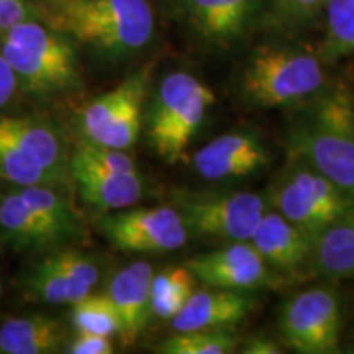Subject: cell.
Returning <instances> with one entry per match:
<instances>
[{
	"label": "cell",
	"mask_w": 354,
	"mask_h": 354,
	"mask_svg": "<svg viewBox=\"0 0 354 354\" xmlns=\"http://www.w3.org/2000/svg\"><path fill=\"white\" fill-rule=\"evenodd\" d=\"M37 13L53 30L110 57L145 50L154 35L148 0H41Z\"/></svg>",
	"instance_id": "obj_1"
},
{
	"label": "cell",
	"mask_w": 354,
	"mask_h": 354,
	"mask_svg": "<svg viewBox=\"0 0 354 354\" xmlns=\"http://www.w3.org/2000/svg\"><path fill=\"white\" fill-rule=\"evenodd\" d=\"M289 154L354 198V99L338 86L323 88L287 136Z\"/></svg>",
	"instance_id": "obj_2"
},
{
	"label": "cell",
	"mask_w": 354,
	"mask_h": 354,
	"mask_svg": "<svg viewBox=\"0 0 354 354\" xmlns=\"http://www.w3.org/2000/svg\"><path fill=\"white\" fill-rule=\"evenodd\" d=\"M243 97L264 109L292 107L325 88L318 53L289 44H261L248 57L240 82Z\"/></svg>",
	"instance_id": "obj_3"
},
{
	"label": "cell",
	"mask_w": 354,
	"mask_h": 354,
	"mask_svg": "<svg viewBox=\"0 0 354 354\" xmlns=\"http://www.w3.org/2000/svg\"><path fill=\"white\" fill-rule=\"evenodd\" d=\"M0 50L19 82L33 92H59L79 82L77 56L69 39L30 19L2 35Z\"/></svg>",
	"instance_id": "obj_4"
},
{
	"label": "cell",
	"mask_w": 354,
	"mask_h": 354,
	"mask_svg": "<svg viewBox=\"0 0 354 354\" xmlns=\"http://www.w3.org/2000/svg\"><path fill=\"white\" fill-rule=\"evenodd\" d=\"M214 104V91L201 79L184 71L167 74L159 84L148 115V135L154 151L169 165L179 162Z\"/></svg>",
	"instance_id": "obj_5"
},
{
	"label": "cell",
	"mask_w": 354,
	"mask_h": 354,
	"mask_svg": "<svg viewBox=\"0 0 354 354\" xmlns=\"http://www.w3.org/2000/svg\"><path fill=\"white\" fill-rule=\"evenodd\" d=\"M266 201L282 216L315 236L342 218L354 203V198L335 183L294 159L269 187Z\"/></svg>",
	"instance_id": "obj_6"
},
{
	"label": "cell",
	"mask_w": 354,
	"mask_h": 354,
	"mask_svg": "<svg viewBox=\"0 0 354 354\" xmlns=\"http://www.w3.org/2000/svg\"><path fill=\"white\" fill-rule=\"evenodd\" d=\"M177 210L189 233L203 240L248 241L268 210L266 197L251 192L180 194Z\"/></svg>",
	"instance_id": "obj_7"
},
{
	"label": "cell",
	"mask_w": 354,
	"mask_h": 354,
	"mask_svg": "<svg viewBox=\"0 0 354 354\" xmlns=\"http://www.w3.org/2000/svg\"><path fill=\"white\" fill-rule=\"evenodd\" d=\"M149 77V68L136 71L120 86L87 105L82 112V128L88 141L122 151L136 143L141 131L143 102Z\"/></svg>",
	"instance_id": "obj_8"
},
{
	"label": "cell",
	"mask_w": 354,
	"mask_h": 354,
	"mask_svg": "<svg viewBox=\"0 0 354 354\" xmlns=\"http://www.w3.org/2000/svg\"><path fill=\"white\" fill-rule=\"evenodd\" d=\"M342 308L335 292L315 287L282 305L279 330L287 346L302 354L339 351Z\"/></svg>",
	"instance_id": "obj_9"
},
{
	"label": "cell",
	"mask_w": 354,
	"mask_h": 354,
	"mask_svg": "<svg viewBox=\"0 0 354 354\" xmlns=\"http://www.w3.org/2000/svg\"><path fill=\"white\" fill-rule=\"evenodd\" d=\"M99 228L113 248L127 253H171L189 240L183 216L172 207L109 212Z\"/></svg>",
	"instance_id": "obj_10"
},
{
	"label": "cell",
	"mask_w": 354,
	"mask_h": 354,
	"mask_svg": "<svg viewBox=\"0 0 354 354\" xmlns=\"http://www.w3.org/2000/svg\"><path fill=\"white\" fill-rule=\"evenodd\" d=\"M185 266L197 281L218 289L253 290L269 281V266L250 241L228 243L189 259Z\"/></svg>",
	"instance_id": "obj_11"
},
{
	"label": "cell",
	"mask_w": 354,
	"mask_h": 354,
	"mask_svg": "<svg viewBox=\"0 0 354 354\" xmlns=\"http://www.w3.org/2000/svg\"><path fill=\"white\" fill-rule=\"evenodd\" d=\"M269 153L251 131L234 130L216 136L194 154L192 165L207 180H225L254 174L268 166Z\"/></svg>",
	"instance_id": "obj_12"
},
{
	"label": "cell",
	"mask_w": 354,
	"mask_h": 354,
	"mask_svg": "<svg viewBox=\"0 0 354 354\" xmlns=\"http://www.w3.org/2000/svg\"><path fill=\"white\" fill-rule=\"evenodd\" d=\"M71 174L76 180L84 202L104 214L128 209L143 196L145 187L140 172L112 171L73 154Z\"/></svg>",
	"instance_id": "obj_13"
},
{
	"label": "cell",
	"mask_w": 354,
	"mask_h": 354,
	"mask_svg": "<svg viewBox=\"0 0 354 354\" xmlns=\"http://www.w3.org/2000/svg\"><path fill=\"white\" fill-rule=\"evenodd\" d=\"M248 241L263 256L269 268L294 271L308 263L315 234L305 232L276 210H266Z\"/></svg>",
	"instance_id": "obj_14"
},
{
	"label": "cell",
	"mask_w": 354,
	"mask_h": 354,
	"mask_svg": "<svg viewBox=\"0 0 354 354\" xmlns=\"http://www.w3.org/2000/svg\"><path fill=\"white\" fill-rule=\"evenodd\" d=\"M256 307L250 290L218 289L194 292L183 312L172 320L174 331L230 328L245 320Z\"/></svg>",
	"instance_id": "obj_15"
},
{
	"label": "cell",
	"mask_w": 354,
	"mask_h": 354,
	"mask_svg": "<svg viewBox=\"0 0 354 354\" xmlns=\"http://www.w3.org/2000/svg\"><path fill=\"white\" fill-rule=\"evenodd\" d=\"M184 19L205 41L227 44L238 39L258 10V0H176Z\"/></svg>",
	"instance_id": "obj_16"
},
{
	"label": "cell",
	"mask_w": 354,
	"mask_h": 354,
	"mask_svg": "<svg viewBox=\"0 0 354 354\" xmlns=\"http://www.w3.org/2000/svg\"><path fill=\"white\" fill-rule=\"evenodd\" d=\"M153 276V266L138 261L115 274L105 292L120 315L123 344L135 343L151 317Z\"/></svg>",
	"instance_id": "obj_17"
},
{
	"label": "cell",
	"mask_w": 354,
	"mask_h": 354,
	"mask_svg": "<svg viewBox=\"0 0 354 354\" xmlns=\"http://www.w3.org/2000/svg\"><path fill=\"white\" fill-rule=\"evenodd\" d=\"M0 140L19 148L51 174L59 171L63 149L56 133L44 123L26 117H2Z\"/></svg>",
	"instance_id": "obj_18"
},
{
	"label": "cell",
	"mask_w": 354,
	"mask_h": 354,
	"mask_svg": "<svg viewBox=\"0 0 354 354\" xmlns=\"http://www.w3.org/2000/svg\"><path fill=\"white\" fill-rule=\"evenodd\" d=\"M64 331L56 318L28 315L12 318L0 328L2 354H50L63 343Z\"/></svg>",
	"instance_id": "obj_19"
},
{
	"label": "cell",
	"mask_w": 354,
	"mask_h": 354,
	"mask_svg": "<svg viewBox=\"0 0 354 354\" xmlns=\"http://www.w3.org/2000/svg\"><path fill=\"white\" fill-rule=\"evenodd\" d=\"M308 268L318 277H354V228L338 220L315 236Z\"/></svg>",
	"instance_id": "obj_20"
},
{
	"label": "cell",
	"mask_w": 354,
	"mask_h": 354,
	"mask_svg": "<svg viewBox=\"0 0 354 354\" xmlns=\"http://www.w3.org/2000/svg\"><path fill=\"white\" fill-rule=\"evenodd\" d=\"M20 196L37 214L44 228L50 232L55 243L77 236L81 223L68 202L48 185H30L21 187Z\"/></svg>",
	"instance_id": "obj_21"
},
{
	"label": "cell",
	"mask_w": 354,
	"mask_h": 354,
	"mask_svg": "<svg viewBox=\"0 0 354 354\" xmlns=\"http://www.w3.org/2000/svg\"><path fill=\"white\" fill-rule=\"evenodd\" d=\"M0 230L8 241L20 248H43L55 243L20 192L8 194L0 202Z\"/></svg>",
	"instance_id": "obj_22"
},
{
	"label": "cell",
	"mask_w": 354,
	"mask_h": 354,
	"mask_svg": "<svg viewBox=\"0 0 354 354\" xmlns=\"http://www.w3.org/2000/svg\"><path fill=\"white\" fill-rule=\"evenodd\" d=\"M196 276L187 266H171L153 276L151 315L159 320H174L194 294Z\"/></svg>",
	"instance_id": "obj_23"
},
{
	"label": "cell",
	"mask_w": 354,
	"mask_h": 354,
	"mask_svg": "<svg viewBox=\"0 0 354 354\" xmlns=\"http://www.w3.org/2000/svg\"><path fill=\"white\" fill-rule=\"evenodd\" d=\"M325 15V38L318 55L330 63L354 53V0H328Z\"/></svg>",
	"instance_id": "obj_24"
},
{
	"label": "cell",
	"mask_w": 354,
	"mask_h": 354,
	"mask_svg": "<svg viewBox=\"0 0 354 354\" xmlns=\"http://www.w3.org/2000/svg\"><path fill=\"white\" fill-rule=\"evenodd\" d=\"M238 346V338L228 328L176 331L158 346L165 354H227Z\"/></svg>",
	"instance_id": "obj_25"
},
{
	"label": "cell",
	"mask_w": 354,
	"mask_h": 354,
	"mask_svg": "<svg viewBox=\"0 0 354 354\" xmlns=\"http://www.w3.org/2000/svg\"><path fill=\"white\" fill-rule=\"evenodd\" d=\"M73 323L77 331L104 336H120L122 320L107 294L92 295L73 304Z\"/></svg>",
	"instance_id": "obj_26"
},
{
	"label": "cell",
	"mask_w": 354,
	"mask_h": 354,
	"mask_svg": "<svg viewBox=\"0 0 354 354\" xmlns=\"http://www.w3.org/2000/svg\"><path fill=\"white\" fill-rule=\"evenodd\" d=\"M46 261L68 282L71 294H73V304L91 294L99 281L97 266L77 251H59L46 258Z\"/></svg>",
	"instance_id": "obj_27"
},
{
	"label": "cell",
	"mask_w": 354,
	"mask_h": 354,
	"mask_svg": "<svg viewBox=\"0 0 354 354\" xmlns=\"http://www.w3.org/2000/svg\"><path fill=\"white\" fill-rule=\"evenodd\" d=\"M55 177V174L48 172L19 148L0 140V179H6L20 187H30L50 185Z\"/></svg>",
	"instance_id": "obj_28"
},
{
	"label": "cell",
	"mask_w": 354,
	"mask_h": 354,
	"mask_svg": "<svg viewBox=\"0 0 354 354\" xmlns=\"http://www.w3.org/2000/svg\"><path fill=\"white\" fill-rule=\"evenodd\" d=\"M26 286L30 287L35 297L43 302L73 305V294L68 282L46 259L33 269L26 279Z\"/></svg>",
	"instance_id": "obj_29"
},
{
	"label": "cell",
	"mask_w": 354,
	"mask_h": 354,
	"mask_svg": "<svg viewBox=\"0 0 354 354\" xmlns=\"http://www.w3.org/2000/svg\"><path fill=\"white\" fill-rule=\"evenodd\" d=\"M37 8L26 0H0V33H6L21 21L35 19Z\"/></svg>",
	"instance_id": "obj_30"
},
{
	"label": "cell",
	"mask_w": 354,
	"mask_h": 354,
	"mask_svg": "<svg viewBox=\"0 0 354 354\" xmlns=\"http://www.w3.org/2000/svg\"><path fill=\"white\" fill-rule=\"evenodd\" d=\"M328 0H274V6L286 19L289 20H308L322 10H325Z\"/></svg>",
	"instance_id": "obj_31"
},
{
	"label": "cell",
	"mask_w": 354,
	"mask_h": 354,
	"mask_svg": "<svg viewBox=\"0 0 354 354\" xmlns=\"http://www.w3.org/2000/svg\"><path fill=\"white\" fill-rule=\"evenodd\" d=\"M68 351L71 354H112L113 344L110 342V336L77 331V336L71 343Z\"/></svg>",
	"instance_id": "obj_32"
},
{
	"label": "cell",
	"mask_w": 354,
	"mask_h": 354,
	"mask_svg": "<svg viewBox=\"0 0 354 354\" xmlns=\"http://www.w3.org/2000/svg\"><path fill=\"white\" fill-rule=\"evenodd\" d=\"M19 84L15 71L12 69V66L8 64L2 50H0V107L7 105L15 97Z\"/></svg>",
	"instance_id": "obj_33"
},
{
	"label": "cell",
	"mask_w": 354,
	"mask_h": 354,
	"mask_svg": "<svg viewBox=\"0 0 354 354\" xmlns=\"http://www.w3.org/2000/svg\"><path fill=\"white\" fill-rule=\"evenodd\" d=\"M240 353L245 354H281L282 349L272 339L266 338V336H253L243 344Z\"/></svg>",
	"instance_id": "obj_34"
},
{
	"label": "cell",
	"mask_w": 354,
	"mask_h": 354,
	"mask_svg": "<svg viewBox=\"0 0 354 354\" xmlns=\"http://www.w3.org/2000/svg\"><path fill=\"white\" fill-rule=\"evenodd\" d=\"M339 220H343V221H346L348 225H351V227L354 228V203L351 207H349V209L344 212L343 214V216Z\"/></svg>",
	"instance_id": "obj_35"
},
{
	"label": "cell",
	"mask_w": 354,
	"mask_h": 354,
	"mask_svg": "<svg viewBox=\"0 0 354 354\" xmlns=\"http://www.w3.org/2000/svg\"><path fill=\"white\" fill-rule=\"evenodd\" d=\"M0 299H2V286H0Z\"/></svg>",
	"instance_id": "obj_36"
},
{
	"label": "cell",
	"mask_w": 354,
	"mask_h": 354,
	"mask_svg": "<svg viewBox=\"0 0 354 354\" xmlns=\"http://www.w3.org/2000/svg\"><path fill=\"white\" fill-rule=\"evenodd\" d=\"M0 354H2V349H0Z\"/></svg>",
	"instance_id": "obj_37"
}]
</instances>
